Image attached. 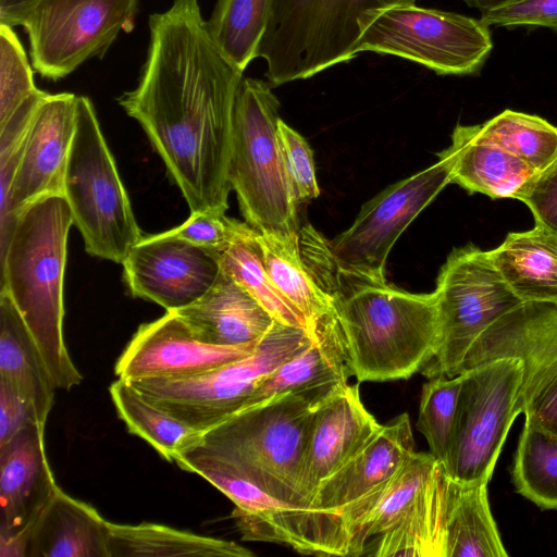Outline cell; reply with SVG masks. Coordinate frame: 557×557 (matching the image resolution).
I'll return each instance as SVG.
<instances>
[{
  "label": "cell",
  "instance_id": "6da1fadb",
  "mask_svg": "<svg viewBox=\"0 0 557 557\" xmlns=\"http://www.w3.org/2000/svg\"><path fill=\"white\" fill-rule=\"evenodd\" d=\"M137 86L117 102L136 120L190 212L225 214L234 106L243 73L212 39L198 0L149 17Z\"/></svg>",
  "mask_w": 557,
  "mask_h": 557
},
{
  "label": "cell",
  "instance_id": "7a4b0ae2",
  "mask_svg": "<svg viewBox=\"0 0 557 557\" xmlns=\"http://www.w3.org/2000/svg\"><path fill=\"white\" fill-rule=\"evenodd\" d=\"M300 251L333 299L347 364L359 383L409 379L434 357L440 337L434 292L409 293L343 267L315 230L301 236Z\"/></svg>",
  "mask_w": 557,
  "mask_h": 557
},
{
  "label": "cell",
  "instance_id": "3957f363",
  "mask_svg": "<svg viewBox=\"0 0 557 557\" xmlns=\"http://www.w3.org/2000/svg\"><path fill=\"white\" fill-rule=\"evenodd\" d=\"M72 225L64 197L42 200L18 215L7 246L0 251V290L12 298L55 388L63 391L83 381L63 336V283Z\"/></svg>",
  "mask_w": 557,
  "mask_h": 557
},
{
  "label": "cell",
  "instance_id": "277c9868",
  "mask_svg": "<svg viewBox=\"0 0 557 557\" xmlns=\"http://www.w3.org/2000/svg\"><path fill=\"white\" fill-rule=\"evenodd\" d=\"M347 384L331 382L270 398L205 432L199 444L271 497L306 509L300 467L309 426L315 409Z\"/></svg>",
  "mask_w": 557,
  "mask_h": 557
},
{
  "label": "cell",
  "instance_id": "5b68a950",
  "mask_svg": "<svg viewBox=\"0 0 557 557\" xmlns=\"http://www.w3.org/2000/svg\"><path fill=\"white\" fill-rule=\"evenodd\" d=\"M280 107L270 83L243 77L234 106L228 178L246 223L261 233L290 236L300 228L277 140Z\"/></svg>",
  "mask_w": 557,
  "mask_h": 557
},
{
  "label": "cell",
  "instance_id": "8992f818",
  "mask_svg": "<svg viewBox=\"0 0 557 557\" xmlns=\"http://www.w3.org/2000/svg\"><path fill=\"white\" fill-rule=\"evenodd\" d=\"M417 0H271L257 58L272 86L310 78L357 55L360 22L370 11Z\"/></svg>",
  "mask_w": 557,
  "mask_h": 557
},
{
  "label": "cell",
  "instance_id": "52a82bcc",
  "mask_svg": "<svg viewBox=\"0 0 557 557\" xmlns=\"http://www.w3.org/2000/svg\"><path fill=\"white\" fill-rule=\"evenodd\" d=\"M64 198L85 250L92 257L122 264L144 236L95 107L86 96H77Z\"/></svg>",
  "mask_w": 557,
  "mask_h": 557
},
{
  "label": "cell",
  "instance_id": "ba28073f",
  "mask_svg": "<svg viewBox=\"0 0 557 557\" xmlns=\"http://www.w3.org/2000/svg\"><path fill=\"white\" fill-rule=\"evenodd\" d=\"M313 337V327L274 321L245 358L194 376L127 382L156 407L205 433L247 409L261 380L306 349Z\"/></svg>",
  "mask_w": 557,
  "mask_h": 557
},
{
  "label": "cell",
  "instance_id": "9c48e42d",
  "mask_svg": "<svg viewBox=\"0 0 557 557\" xmlns=\"http://www.w3.org/2000/svg\"><path fill=\"white\" fill-rule=\"evenodd\" d=\"M414 451L410 419L404 412L318 487L306 509L285 512L282 531L301 554L349 556L350 537L341 512L391 479Z\"/></svg>",
  "mask_w": 557,
  "mask_h": 557
},
{
  "label": "cell",
  "instance_id": "30bf717a",
  "mask_svg": "<svg viewBox=\"0 0 557 557\" xmlns=\"http://www.w3.org/2000/svg\"><path fill=\"white\" fill-rule=\"evenodd\" d=\"M360 27L358 53L400 57L438 75L475 74L493 49L481 18L416 3L367 12Z\"/></svg>",
  "mask_w": 557,
  "mask_h": 557
},
{
  "label": "cell",
  "instance_id": "8fae6325",
  "mask_svg": "<svg viewBox=\"0 0 557 557\" xmlns=\"http://www.w3.org/2000/svg\"><path fill=\"white\" fill-rule=\"evenodd\" d=\"M440 337L434 357L420 371L454 377L476 338L523 304L505 283L487 251L473 244L455 248L436 278Z\"/></svg>",
  "mask_w": 557,
  "mask_h": 557
},
{
  "label": "cell",
  "instance_id": "7c38bea8",
  "mask_svg": "<svg viewBox=\"0 0 557 557\" xmlns=\"http://www.w3.org/2000/svg\"><path fill=\"white\" fill-rule=\"evenodd\" d=\"M445 473L461 484L490 482L509 429L523 368L498 358L462 371Z\"/></svg>",
  "mask_w": 557,
  "mask_h": 557
},
{
  "label": "cell",
  "instance_id": "4fadbf2b",
  "mask_svg": "<svg viewBox=\"0 0 557 557\" xmlns=\"http://www.w3.org/2000/svg\"><path fill=\"white\" fill-rule=\"evenodd\" d=\"M138 0H36L23 14L34 70L58 81L135 26Z\"/></svg>",
  "mask_w": 557,
  "mask_h": 557
},
{
  "label": "cell",
  "instance_id": "5bb4252c",
  "mask_svg": "<svg viewBox=\"0 0 557 557\" xmlns=\"http://www.w3.org/2000/svg\"><path fill=\"white\" fill-rule=\"evenodd\" d=\"M449 183V171L438 160L386 187L361 207L350 227L330 240L337 261L358 274L386 282L385 263L393 245Z\"/></svg>",
  "mask_w": 557,
  "mask_h": 557
},
{
  "label": "cell",
  "instance_id": "9a60e30c",
  "mask_svg": "<svg viewBox=\"0 0 557 557\" xmlns=\"http://www.w3.org/2000/svg\"><path fill=\"white\" fill-rule=\"evenodd\" d=\"M77 96L48 94L33 119L14 177L9 207L0 218V251L22 212L42 200L64 197V181L76 124Z\"/></svg>",
  "mask_w": 557,
  "mask_h": 557
},
{
  "label": "cell",
  "instance_id": "2e32d148",
  "mask_svg": "<svg viewBox=\"0 0 557 557\" xmlns=\"http://www.w3.org/2000/svg\"><path fill=\"white\" fill-rule=\"evenodd\" d=\"M220 251L160 234L143 236L123 261V280L135 298L166 311L200 298L220 272Z\"/></svg>",
  "mask_w": 557,
  "mask_h": 557
},
{
  "label": "cell",
  "instance_id": "e0dca14e",
  "mask_svg": "<svg viewBox=\"0 0 557 557\" xmlns=\"http://www.w3.org/2000/svg\"><path fill=\"white\" fill-rule=\"evenodd\" d=\"M258 341L238 346L207 344L174 311H166L137 329L114 371L126 381L194 376L251 355Z\"/></svg>",
  "mask_w": 557,
  "mask_h": 557
},
{
  "label": "cell",
  "instance_id": "ac0fdd59",
  "mask_svg": "<svg viewBox=\"0 0 557 557\" xmlns=\"http://www.w3.org/2000/svg\"><path fill=\"white\" fill-rule=\"evenodd\" d=\"M522 363L516 410L557 375V306L523 302L490 325L471 345L462 371L498 359Z\"/></svg>",
  "mask_w": 557,
  "mask_h": 557
},
{
  "label": "cell",
  "instance_id": "d6986e66",
  "mask_svg": "<svg viewBox=\"0 0 557 557\" xmlns=\"http://www.w3.org/2000/svg\"><path fill=\"white\" fill-rule=\"evenodd\" d=\"M381 428L361 401L359 383L347 384L315 409L300 467V490L308 505L319 485L363 449Z\"/></svg>",
  "mask_w": 557,
  "mask_h": 557
},
{
  "label": "cell",
  "instance_id": "ffe728a7",
  "mask_svg": "<svg viewBox=\"0 0 557 557\" xmlns=\"http://www.w3.org/2000/svg\"><path fill=\"white\" fill-rule=\"evenodd\" d=\"M44 434L45 425L32 422L0 447V537L29 544L32 527L58 487Z\"/></svg>",
  "mask_w": 557,
  "mask_h": 557
},
{
  "label": "cell",
  "instance_id": "44dd1931",
  "mask_svg": "<svg viewBox=\"0 0 557 557\" xmlns=\"http://www.w3.org/2000/svg\"><path fill=\"white\" fill-rule=\"evenodd\" d=\"M200 342L238 346L260 339L275 321L225 271L197 300L174 310Z\"/></svg>",
  "mask_w": 557,
  "mask_h": 557
},
{
  "label": "cell",
  "instance_id": "7402d4cb",
  "mask_svg": "<svg viewBox=\"0 0 557 557\" xmlns=\"http://www.w3.org/2000/svg\"><path fill=\"white\" fill-rule=\"evenodd\" d=\"M450 175V183L469 194L492 199L512 198L537 172L519 158L487 139L480 124H458L451 144L437 153Z\"/></svg>",
  "mask_w": 557,
  "mask_h": 557
},
{
  "label": "cell",
  "instance_id": "603a6c76",
  "mask_svg": "<svg viewBox=\"0 0 557 557\" xmlns=\"http://www.w3.org/2000/svg\"><path fill=\"white\" fill-rule=\"evenodd\" d=\"M441 462L431 453H412L377 488L344 508L341 516L350 536L349 556H361L370 540L393 527L412 506Z\"/></svg>",
  "mask_w": 557,
  "mask_h": 557
},
{
  "label": "cell",
  "instance_id": "cb8c5ba5",
  "mask_svg": "<svg viewBox=\"0 0 557 557\" xmlns=\"http://www.w3.org/2000/svg\"><path fill=\"white\" fill-rule=\"evenodd\" d=\"M109 541V521L58 486L32 527L28 557H110Z\"/></svg>",
  "mask_w": 557,
  "mask_h": 557
},
{
  "label": "cell",
  "instance_id": "d4e9b609",
  "mask_svg": "<svg viewBox=\"0 0 557 557\" xmlns=\"http://www.w3.org/2000/svg\"><path fill=\"white\" fill-rule=\"evenodd\" d=\"M312 327V343L263 377L247 408L284 393L331 382H348L350 371L334 305L314 321Z\"/></svg>",
  "mask_w": 557,
  "mask_h": 557
},
{
  "label": "cell",
  "instance_id": "484cf974",
  "mask_svg": "<svg viewBox=\"0 0 557 557\" xmlns=\"http://www.w3.org/2000/svg\"><path fill=\"white\" fill-rule=\"evenodd\" d=\"M492 263L522 302L557 306V235L535 224L524 232L508 233L488 250Z\"/></svg>",
  "mask_w": 557,
  "mask_h": 557
},
{
  "label": "cell",
  "instance_id": "4316f807",
  "mask_svg": "<svg viewBox=\"0 0 557 557\" xmlns=\"http://www.w3.org/2000/svg\"><path fill=\"white\" fill-rule=\"evenodd\" d=\"M0 380L46 424L57 388L26 323L4 290H0Z\"/></svg>",
  "mask_w": 557,
  "mask_h": 557
},
{
  "label": "cell",
  "instance_id": "83f0119b",
  "mask_svg": "<svg viewBox=\"0 0 557 557\" xmlns=\"http://www.w3.org/2000/svg\"><path fill=\"white\" fill-rule=\"evenodd\" d=\"M446 503L447 474L441 465L408 511L366 545V555L445 557Z\"/></svg>",
  "mask_w": 557,
  "mask_h": 557
},
{
  "label": "cell",
  "instance_id": "f1b7e54d",
  "mask_svg": "<svg viewBox=\"0 0 557 557\" xmlns=\"http://www.w3.org/2000/svg\"><path fill=\"white\" fill-rule=\"evenodd\" d=\"M507 557L488 503L487 483L447 475L445 557Z\"/></svg>",
  "mask_w": 557,
  "mask_h": 557
},
{
  "label": "cell",
  "instance_id": "f546056e",
  "mask_svg": "<svg viewBox=\"0 0 557 557\" xmlns=\"http://www.w3.org/2000/svg\"><path fill=\"white\" fill-rule=\"evenodd\" d=\"M110 557H251L244 546L168 525L109 522Z\"/></svg>",
  "mask_w": 557,
  "mask_h": 557
},
{
  "label": "cell",
  "instance_id": "4dcf8cb0",
  "mask_svg": "<svg viewBox=\"0 0 557 557\" xmlns=\"http://www.w3.org/2000/svg\"><path fill=\"white\" fill-rule=\"evenodd\" d=\"M256 240L270 280L311 329L314 321L332 309L333 299L318 285L305 263L299 233L282 236L256 231Z\"/></svg>",
  "mask_w": 557,
  "mask_h": 557
},
{
  "label": "cell",
  "instance_id": "1f68e13d",
  "mask_svg": "<svg viewBox=\"0 0 557 557\" xmlns=\"http://www.w3.org/2000/svg\"><path fill=\"white\" fill-rule=\"evenodd\" d=\"M109 393L127 431L146 441L168 461L176 462L184 450L202 437L203 433L149 403L125 380L117 377Z\"/></svg>",
  "mask_w": 557,
  "mask_h": 557
},
{
  "label": "cell",
  "instance_id": "d6a6232c",
  "mask_svg": "<svg viewBox=\"0 0 557 557\" xmlns=\"http://www.w3.org/2000/svg\"><path fill=\"white\" fill-rule=\"evenodd\" d=\"M220 267L271 315L286 325L309 329L305 317L270 280L256 240V230L244 222L233 242L220 253Z\"/></svg>",
  "mask_w": 557,
  "mask_h": 557
},
{
  "label": "cell",
  "instance_id": "836d02e7",
  "mask_svg": "<svg viewBox=\"0 0 557 557\" xmlns=\"http://www.w3.org/2000/svg\"><path fill=\"white\" fill-rule=\"evenodd\" d=\"M271 0H216L208 30L225 57L242 72L257 58Z\"/></svg>",
  "mask_w": 557,
  "mask_h": 557
},
{
  "label": "cell",
  "instance_id": "e575fe53",
  "mask_svg": "<svg viewBox=\"0 0 557 557\" xmlns=\"http://www.w3.org/2000/svg\"><path fill=\"white\" fill-rule=\"evenodd\" d=\"M510 474L518 494L543 510H557V438L524 424Z\"/></svg>",
  "mask_w": 557,
  "mask_h": 557
},
{
  "label": "cell",
  "instance_id": "d590c367",
  "mask_svg": "<svg viewBox=\"0 0 557 557\" xmlns=\"http://www.w3.org/2000/svg\"><path fill=\"white\" fill-rule=\"evenodd\" d=\"M482 134L535 172L557 160V127L539 115L504 110L480 124Z\"/></svg>",
  "mask_w": 557,
  "mask_h": 557
},
{
  "label": "cell",
  "instance_id": "8d00e7d4",
  "mask_svg": "<svg viewBox=\"0 0 557 557\" xmlns=\"http://www.w3.org/2000/svg\"><path fill=\"white\" fill-rule=\"evenodd\" d=\"M175 463L183 470L197 473L206 479L240 510L260 512L276 508H292L239 476L203 448L199 442L184 450Z\"/></svg>",
  "mask_w": 557,
  "mask_h": 557
},
{
  "label": "cell",
  "instance_id": "74e56055",
  "mask_svg": "<svg viewBox=\"0 0 557 557\" xmlns=\"http://www.w3.org/2000/svg\"><path fill=\"white\" fill-rule=\"evenodd\" d=\"M460 386L461 374L430 377L422 386L417 429L424 435L430 453L442 466L448 453Z\"/></svg>",
  "mask_w": 557,
  "mask_h": 557
},
{
  "label": "cell",
  "instance_id": "f35d334b",
  "mask_svg": "<svg viewBox=\"0 0 557 557\" xmlns=\"http://www.w3.org/2000/svg\"><path fill=\"white\" fill-rule=\"evenodd\" d=\"M37 90L21 40L12 26L0 23V123Z\"/></svg>",
  "mask_w": 557,
  "mask_h": 557
},
{
  "label": "cell",
  "instance_id": "ab89813d",
  "mask_svg": "<svg viewBox=\"0 0 557 557\" xmlns=\"http://www.w3.org/2000/svg\"><path fill=\"white\" fill-rule=\"evenodd\" d=\"M49 92L38 89L0 123V218L7 213L11 190L35 113Z\"/></svg>",
  "mask_w": 557,
  "mask_h": 557
},
{
  "label": "cell",
  "instance_id": "60d3db41",
  "mask_svg": "<svg viewBox=\"0 0 557 557\" xmlns=\"http://www.w3.org/2000/svg\"><path fill=\"white\" fill-rule=\"evenodd\" d=\"M281 157L293 197L297 203L320 195L313 151L308 141L282 119L277 123Z\"/></svg>",
  "mask_w": 557,
  "mask_h": 557
},
{
  "label": "cell",
  "instance_id": "b9f144b4",
  "mask_svg": "<svg viewBox=\"0 0 557 557\" xmlns=\"http://www.w3.org/2000/svg\"><path fill=\"white\" fill-rule=\"evenodd\" d=\"M243 223L222 213L193 211L182 224L161 234L222 252L236 237Z\"/></svg>",
  "mask_w": 557,
  "mask_h": 557
},
{
  "label": "cell",
  "instance_id": "7bdbcfd3",
  "mask_svg": "<svg viewBox=\"0 0 557 557\" xmlns=\"http://www.w3.org/2000/svg\"><path fill=\"white\" fill-rule=\"evenodd\" d=\"M487 26H540L557 29V0H500L481 11Z\"/></svg>",
  "mask_w": 557,
  "mask_h": 557
},
{
  "label": "cell",
  "instance_id": "ee69618b",
  "mask_svg": "<svg viewBox=\"0 0 557 557\" xmlns=\"http://www.w3.org/2000/svg\"><path fill=\"white\" fill-rule=\"evenodd\" d=\"M533 214L535 224L557 235V160L535 173L515 195Z\"/></svg>",
  "mask_w": 557,
  "mask_h": 557
},
{
  "label": "cell",
  "instance_id": "f6af8a7d",
  "mask_svg": "<svg viewBox=\"0 0 557 557\" xmlns=\"http://www.w3.org/2000/svg\"><path fill=\"white\" fill-rule=\"evenodd\" d=\"M525 425L557 438V375L544 383L520 408Z\"/></svg>",
  "mask_w": 557,
  "mask_h": 557
},
{
  "label": "cell",
  "instance_id": "bcb514c9",
  "mask_svg": "<svg viewBox=\"0 0 557 557\" xmlns=\"http://www.w3.org/2000/svg\"><path fill=\"white\" fill-rule=\"evenodd\" d=\"M32 422H39L32 407L0 380V447Z\"/></svg>",
  "mask_w": 557,
  "mask_h": 557
},
{
  "label": "cell",
  "instance_id": "7dc6e473",
  "mask_svg": "<svg viewBox=\"0 0 557 557\" xmlns=\"http://www.w3.org/2000/svg\"><path fill=\"white\" fill-rule=\"evenodd\" d=\"M36 0H0V23L20 25L23 14Z\"/></svg>",
  "mask_w": 557,
  "mask_h": 557
},
{
  "label": "cell",
  "instance_id": "c3c4849f",
  "mask_svg": "<svg viewBox=\"0 0 557 557\" xmlns=\"http://www.w3.org/2000/svg\"><path fill=\"white\" fill-rule=\"evenodd\" d=\"M469 7L479 9L480 11L499 2L500 0H462Z\"/></svg>",
  "mask_w": 557,
  "mask_h": 557
}]
</instances>
